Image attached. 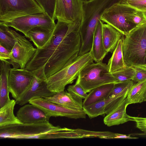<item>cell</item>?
I'll use <instances>...</instances> for the list:
<instances>
[{"label": "cell", "mask_w": 146, "mask_h": 146, "mask_svg": "<svg viewBox=\"0 0 146 146\" xmlns=\"http://www.w3.org/2000/svg\"><path fill=\"white\" fill-rule=\"evenodd\" d=\"M82 21L67 23L58 21L49 41L43 48H36L25 69L33 71L44 66L47 78L74 60L78 56L81 46Z\"/></svg>", "instance_id": "1"}, {"label": "cell", "mask_w": 146, "mask_h": 146, "mask_svg": "<svg viewBox=\"0 0 146 146\" xmlns=\"http://www.w3.org/2000/svg\"><path fill=\"white\" fill-rule=\"evenodd\" d=\"M35 76L34 71L11 68L9 77V90L15 100L31 85Z\"/></svg>", "instance_id": "14"}, {"label": "cell", "mask_w": 146, "mask_h": 146, "mask_svg": "<svg viewBox=\"0 0 146 146\" xmlns=\"http://www.w3.org/2000/svg\"><path fill=\"white\" fill-rule=\"evenodd\" d=\"M131 121L136 123V127L143 132H146V117L130 116Z\"/></svg>", "instance_id": "36"}, {"label": "cell", "mask_w": 146, "mask_h": 146, "mask_svg": "<svg viewBox=\"0 0 146 146\" xmlns=\"http://www.w3.org/2000/svg\"><path fill=\"white\" fill-rule=\"evenodd\" d=\"M94 61L90 51L78 55L72 62L47 78L48 89L55 93L64 91L66 85L73 83L77 78L81 70L87 65L93 62Z\"/></svg>", "instance_id": "4"}, {"label": "cell", "mask_w": 146, "mask_h": 146, "mask_svg": "<svg viewBox=\"0 0 146 146\" xmlns=\"http://www.w3.org/2000/svg\"><path fill=\"white\" fill-rule=\"evenodd\" d=\"M83 4L82 0H56L55 20L67 23L82 21Z\"/></svg>", "instance_id": "12"}, {"label": "cell", "mask_w": 146, "mask_h": 146, "mask_svg": "<svg viewBox=\"0 0 146 146\" xmlns=\"http://www.w3.org/2000/svg\"><path fill=\"white\" fill-rule=\"evenodd\" d=\"M134 8L121 3L108 9L101 16L100 20L119 31L124 35L136 27L129 19L137 11Z\"/></svg>", "instance_id": "6"}, {"label": "cell", "mask_w": 146, "mask_h": 146, "mask_svg": "<svg viewBox=\"0 0 146 146\" xmlns=\"http://www.w3.org/2000/svg\"><path fill=\"white\" fill-rule=\"evenodd\" d=\"M134 68L126 66L114 72L111 73L114 77L118 83L131 80L135 74Z\"/></svg>", "instance_id": "28"}, {"label": "cell", "mask_w": 146, "mask_h": 146, "mask_svg": "<svg viewBox=\"0 0 146 146\" xmlns=\"http://www.w3.org/2000/svg\"><path fill=\"white\" fill-rule=\"evenodd\" d=\"M34 71L35 76L32 84L15 100L17 104L24 105L35 98H46L56 93L51 92L48 88L44 66Z\"/></svg>", "instance_id": "10"}, {"label": "cell", "mask_w": 146, "mask_h": 146, "mask_svg": "<svg viewBox=\"0 0 146 146\" xmlns=\"http://www.w3.org/2000/svg\"><path fill=\"white\" fill-rule=\"evenodd\" d=\"M44 12L35 0H0V22Z\"/></svg>", "instance_id": "8"}, {"label": "cell", "mask_w": 146, "mask_h": 146, "mask_svg": "<svg viewBox=\"0 0 146 146\" xmlns=\"http://www.w3.org/2000/svg\"><path fill=\"white\" fill-rule=\"evenodd\" d=\"M44 10L54 21L56 0H35Z\"/></svg>", "instance_id": "30"}, {"label": "cell", "mask_w": 146, "mask_h": 146, "mask_svg": "<svg viewBox=\"0 0 146 146\" xmlns=\"http://www.w3.org/2000/svg\"><path fill=\"white\" fill-rule=\"evenodd\" d=\"M131 136H141L146 137V132H145L142 133H132L129 134Z\"/></svg>", "instance_id": "39"}, {"label": "cell", "mask_w": 146, "mask_h": 146, "mask_svg": "<svg viewBox=\"0 0 146 146\" xmlns=\"http://www.w3.org/2000/svg\"><path fill=\"white\" fill-rule=\"evenodd\" d=\"M115 84L104 85L93 89L83 102V106L92 104L102 99L107 98Z\"/></svg>", "instance_id": "24"}, {"label": "cell", "mask_w": 146, "mask_h": 146, "mask_svg": "<svg viewBox=\"0 0 146 146\" xmlns=\"http://www.w3.org/2000/svg\"><path fill=\"white\" fill-rule=\"evenodd\" d=\"M9 27L0 23V44L11 52L17 40Z\"/></svg>", "instance_id": "27"}, {"label": "cell", "mask_w": 146, "mask_h": 146, "mask_svg": "<svg viewBox=\"0 0 146 146\" xmlns=\"http://www.w3.org/2000/svg\"><path fill=\"white\" fill-rule=\"evenodd\" d=\"M129 1H139L141 0H128Z\"/></svg>", "instance_id": "41"}, {"label": "cell", "mask_w": 146, "mask_h": 146, "mask_svg": "<svg viewBox=\"0 0 146 146\" xmlns=\"http://www.w3.org/2000/svg\"><path fill=\"white\" fill-rule=\"evenodd\" d=\"M91 0H85V1H84V2L88 1H91Z\"/></svg>", "instance_id": "40"}, {"label": "cell", "mask_w": 146, "mask_h": 146, "mask_svg": "<svg viewBox=\"0 0 146 146\" xmlns=\"http://www.w3.org/2000/svg\"><path fill=\"white\" fill-rule=\"evenodd\" d=\"M122 0H92L83 2L82 19L80 29V54L90 51L94 33L102 15L110 8Z\"/></svg>", "instance_id": "2"}, {"label": "cell", "mask_w": 146, "mask_h": 146, "mask_svg": "<svg viewBox=\"0 0 146 146\" xmlns=\"http://www.w3.org/2000/svg\"><path fill=\"white\" fill-rule=\"evenodd\" d=\"M139 138L132 136L129 134L128 135L123 134L119 133H116V136L114 139H138Z\"/></svg>", "instance_id": "38"}, {"label": "cell", "mask_w": 146, "mask_h": 146, "mask_svg": "<svg viewBox=\"0 0 146 146\" xmlns=\"http://www.w3.org/2000/svg\"><path fill=\"white\" fill-rule=\"evenodd\" d=\"M9 61L0 60V107L11 100L9 97V77L11 68Z\"/></svg>", "instance_id": "21"}, {"label": "cell", "mask_w": 146, "mask_h": 146, "mask_svg": "<svg viewBox=\"0 0 146 146\" xmlns=\"http://www.w3.org/2000/svg\"><path fill=\"white\" fill-rule=\"evenodd\" d=\"M128 105L127 98L117 107L106 115L103 120L104 124L108 127L118 125L131 121L127 115L126 109Z\"/></svg>", "instance_id": "18"}, {"label": "cell", "mask_w": 146, "mask_h": 146, "mask_svg": "<svg viewBox=\"0 0 146 146\" xmlns=\"http://www.w3.org/2000/svg\"><path fill=\"white\" fill-rule=\"evenodd\" d=\"M134 68L135 72L132 80L136 83L146 80V66L137 67Z\"/></svg>", "instance_id": "35"}, {"label": "cell", "mask_w": 146, "mask_h": 146, "mask_svg": "<svg viewBox=\"0 0 146 146\" xmlns=\"http://www.w3.org/2000/svg\"><path fill=\"white\" fill-rule=\"evenodd\" d=\"M146 96V80L134 83L131 87L126 98L128 105L144 102Z\"/></svg>", "instance_id": "25"}, {"label": "cell", "mask_w": 146, "mask_h": 146, "mask_svg": "<svg viewBox=\"0 0 146 146\" xmlns=\"http://www.w3.org/2000/svg\"><path fill=\"white\" fill-rule=\"evenodd\" d=\"M52 31L40 27H35L28 31L25 36L32 41L36 48H43L49 41Z\"/></svg>", "instance_id": "22"}, {"label": "cell", "mask_w": 146, "mask_h": 146, "mask_svg": "<svg viewBox=\"0 0 146 146\" xmlns=\"http://www.w3.org/2000/svg\"><path fill=\"white\" fill-rule=\"evenodd\" d=\"M11 52L0 44V59L4 61H9L11 59Z\"/></svg>", "instance_id": "37"}, {"label": "cell", "mask_w": 146, "mask_h": 146, "mask_svg": "<svg viewBox=\"0 0 146 146\" xmlns=\"http://www.w3.org/2000/svg\"><path fill=\"white\" fill-rule=\"evenodd\" d=\"M129 21L136 27L146 24V13L137 10L131 16Z\"/></svg>", "instance_id": "31"}, {"label": "cell", "mask_w": 146, "mask_h": 146, "mask_svg": "<svg viewBox=\"0 0 146 146\" xmlns=\"http://www.w3.org/2000/svg\"><path fill=\"white\" fill-rule=\"evenodd\" d=\"M118 83L110 72L107 64L100 61L90 64L80 71L75 83L86 93L99 86Z\"/></svg>", "instance_id": "5"}, {"label": "cell", "mask_w": 146, "mask_h": 146, "mask_svg": "<svg viewBox=\"0 0 146 146\" xmlns=\"http://www.w3.org/2000/svg\"><path fill=\"white\" fill-rule=\"evenodd\" d=\"M29 103L40 108L50 117H64L77 119L86 117V114L83 110H78L67 108L54 104L45 98L36 97Z\"/></svg>", "instance_id": "13"}, {"label": "cell", "mask_w": 146, "mask_h": 146, "mask_svg": "<svg viewBox=\"0 0 146 146\" xmlns=\"http://www.w3.org/2000/svg\"><path fill=\"white\" fill-rule=\"evenodd\" d=\"M49 122L36 123L15 124L0 127V138L37 139L39 135L56 129Z\"/></svg>", "instance_id": "7"}, {"label": "cell", "mask_w": 146, "mask_h": 146, "mask_svg": "<svg viewBox=\"0 0 146 146\" xmlns=\"http://www.w3.org/2000/svg\"><path fill=\"white\" fill-rule=\"evenodd\" d=\"M0 23L14 28L25 36L28 31L37 27L52 31L56 24L54 20L45 12L19 17Z\"/></svg>", "instance_id": "9"}, {"label": "cell", "mask_w": 146, "mask_h": 146, "mask_svg": "<svg viewBox=\"0 0 146 146\" xmlns=\"http://www.w3.org/2000/svg\"><path fill=\"white\" fill-rule=\"evenodd\" d=\"M145 101H146V97H145V99L144 102H145Z\"/></svg>", "instance_id": "42"}, {"label": "cell", "mask_w": 146, "mask_h": 146, "mask_svg": "<svg viewBox=\"0 0 146 146\" xmlns=\"http://www.w3.org/2000/svg\"><path fill=\"white\" fill-rule=\"evenodd\" d=\"M16 116L23 123L49 122L50 118L43 110L31 104L21 107L17 111Z\"/></svg>", "instance_id": "16"}, {"label": "cell", "mask_w": 146, "mask_h": 146, "mask_svg": "<svg viewBox=\"0 0 146 146\" xmlns=\"http://www.w3.org/2000/svg\"><path fill=\"white\" fill-rule=\"evenodd\" d=\"M121 3L129 5L137 10L146 13V0L136 1L123 0Z\"/></svg>", "instance_id": "34"}, {"label": "cell", "mask_w": 146, "mask_h": 146, "mask_svg": "<svg viewBox=\"0 0 146 146\" xmlns=\"http://www.w3.org/2000/svg\"><path fill=\"white\" fill-rule=\"evenodd\" d=\"M82 1H83V2H84V1H85V0H82Z\"/></svg>", "instance_id": "43"}, {"label": "cell", "mask_w": 146, "mask_h": 146, "mask_svg": "<svg viewBox=\"0 0 146 146\" xmlns=\"http://www.w3.org/2000/svg\"><path fill=\"white\" fill-rule=\"evenodd\" d=\"M67 90L69 93L82 99H85L88 95L82 87L76 83L74 85L69 86Z\"/></svg>", "instance_id": "33"}, {"label": "cell", "mask_w": 146, "mask_h": 146, "mask_svg": "<svg viewBox=\"0 0 146 146\" xmlns=\"http://www.w3.org/2000/svg\"><path fill=\"white\" fill-rule=\"evenodd\" d=\"M104 22L100 20L94 33L92 44L90 51L96 62L102 61L108 52L105 50L102 35V25Z\"/></svg>", "instance_id": "19"}, {"label": "cell", "mask_w": 146, "mask_h": 146, "mask_svg": "<svg viewBox=\"0 0 146 146\" xmlns=\"http://www.w3.org/2000/svg\"><path fill=\"white\" fill-rule=\"evenodd\" d=\"M11 31L17 40L11 51V57L9 61L13 67L25 69L31 60L36 48L23 36L11 29Z\"/></svg>", "instance_id": "11"}, {"label": "cell", "mask_w": 146, "mask_h": 146, "mask_svg": "<svg viewBox=\"0 0 146 146\" xmlns=\"http://www.w3.org/2000/svg\"><path fill=\"white\" fill-rule=\"evenodd\" d=\"M102 35L105 50L108 53H113L119 40L124 35L111 25L103 23Z\"/></svg>", "instance_id": "20"}, {"label": "cell", "mask_w": 146, "mask_h": 146, "mask_svg": "<svg viewBox=\"0 0 146 146\" xmlns=\"http://www.w3.org/2000/svg\"><path fill=\"white\" fill-rule=\"evenodd\" d=\"M45 98L54 104L67 108L78 110H83L82 99L64 90L56 93L52 96Z\"/></svg>", "instance_id": "17"}, {"label": "cell", "mask_w": 146, "mask_h": 146, "mask_svg": "<svg viewBox=\"0 0 146 146\" xmlns=\"http://www.w3.org/2000/svg\"><path fill=\"white\" fill-rule=\"evenodd\" d=\"M80 133L83 137H98L106 139H114L116 133L109 131L96 132L81 129Z\"/></svg>", "instance_id": "29"}, {"label": "cell", "mask_w": 146, "mask_h": 146, "mask_svg": "<svg viewBox=\"0 0 146 146\" xmlns=\"http://www.w3.org/2000/svg\"><path fill=\"white\" fill-rule=\"evenodd\" d=\"M130 88L128 86L118 94L100 100L90 105L83 106V110L90 118L108 114L125 99Z\"/></svg>", "instance_id": "15"}, {"label": "cell", "mask_w": 146, "mask_h": 146, "mask_svg": "<svg viewBox=\"0 0 146 146\" xmlns=\"http://www.w3.org/2000/svg\"><path fill=\"white\" fill-rule=\"evenodd\" d=\"M16 104L15 100H11L0 108V127L15 124H22L14 113Z\"/></svg>", "instance_id": "23"}, {"label": "cell", "mask_w": 146, "mask_h": 146, "mask_svg": "<svg viewBox=\"0 0 146 146\" xmlns=\"http://www.w3.org/2000/svg\"><path fill=\"white\" fill-rule=\"evenodd\" d=\"M107 64L109 72L111 73L127 66L123 56L122 38L118 42Z\"/></svg>", "instance_id": "26"}, {"label": "cell", "mask_w": 146, "mask_h": 146, "mask_svg": "<svg viewBox=\"0 0 146 146\" xmlns=\"http://www.w3.org/2000/svg\"><path fill=\"white\" fill-rule=\"evenodd\" d=\"M134 84V82L132 80L115 84L114 86L109 94L108 98L113 97L118 94L128 86Z\"/></svg>", "instance_id": "32"}, {"label": "cell", "mask_w": 146, "mask_h": 146, "mask_svg": "<svg viewBox=\"0 0 146 146\" xmlns=\"http://www.w3.org/2000/svg\"><path fill=\"white\" fill-rule=\"evenodd\" d=\"M122 38L126 66H146V24L136 27Z\"/></svg>", "instance_id": "3"}]
</instances>
